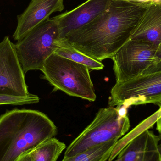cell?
Returning <instances> with one entry per match:
<instances>
[{
    "label": "cell",
    "mask_w": 161,
    "mask_h": 161,
    "mask_svg": "<svg viewBox=\"0 0 161 161\" xmlns=\"http://www.w3.org/2000/svg\"><path fill=\"white\" fill-rule=\"evenodd\" d=\"M159 137L149 131L146 144L139 153L135 161H161Z\"/></svg>",
    "instance_id": "17"
},
{
    "label": "cell",
    "mask_w": 161,
    "mask_h": 161,
    "mask_svg": "<svg viewBox=\"0 0 161 161\" xmlns=\"http://www.w3.org/2000/svg\"><path fill=\"white\" fill-rule=\"evenodd\" d=\"M25 74L15 48L8 36L0 42V94L25 97L28 92Z\"/></svg>",
    "instance_id": "8"
},
{
    "label": "cell",
    "mask_w": 161,
    "mask_h": 161,
    "mask_svg": "<svg viewBox=\"0 0 161 161\" xmlns=\"http://www.w3.org/2000/svg\"><path fill=\"white\" fill-rule=\"evenodd\" d=\"M111 58L116 82L161 70L158 49L143 41L130 39Z\"/></svg>",
    "instance_id": "6"
},
{
    "label": "cell",
    "mask_w": 161,
    "mask_h": 161,
    "mask_svg": "<svg viewBox=\"0 0 161 161\" xmlns=\"http://www.w3.org/2000/svg\"><path fill=\"white\" fill-rule=\"evenodd\" d=\"M38 96L31 94L25 97L12 96L0 94V105H23L36 104L39 102Z\"/></svg>",
    "instance_id": "18"
},
{
    "label": "cell",
    "mask_w": 161,
    "mask_h": 161,
    "mask_svg": "<svg viewBox=\"0 0 161 161\" xmlns=\"http://www.w3.org/2000/svg\"><path fill=\"white\" fill-rule=\"evenodd\" d=\"M153 104L161 108V70L116 82L109 98V106L128 108Z\"/></svg>",
    "instance_id": "7"
},
{
    "label": "cell",
    "mask_w": 161,
    "mask_h": 161,
    "mask_svg": "<svg viewBox=\"0 0 161 161\" xmlns=\"http://www.w3.org/2000/svg\"><path fill=\"white\" fill-rule=\"evenodd\" d=\"M58 48L54 53L76 63L85 65L89 70H100L104 68L100 61H97L81 53L74 47L66 38L60 39L58 42Z\"/></svg>",
    "instance_id": "12"
},
{
    "label": "cell",
    "mask_w": 161,
    "mask_h": 161,
    "mask_svg": "<svg viewBox=\"0 0 161 161\" xmlns=\"http://www.w3.org/2000/svg\"><path fill=\"white\" fill-rule=\"evenodd\" d=\"M148 6L110 0L102 14L65 38L75 49L97 61L111 58L130 39Z\"/></svg>",
    "instance_id": "1"
},
{
    "label": "cell",
    "mask_w": 161,
    "mask_h": 161,
    "mask_svg": "<svg viewBox=\"0 0 161 161\" xmlns=\"http://www.w3.org/2000/svg\"><path fill=\"white\" fill-rule=\"evenodd\" d=\"M159 133H160L161 137V130L160 131Z\"/></svg>",
    "instance_id": "22"
},
{
    "label": "cell",
    "mask_w": 161,
    "mask_h": 161,
    "mask_svg": "<svg viewBox=\"0 0 161 161\" xmlns=\"http://www.w3.org/2000/svg\"><path fill=\"white\" fill-rule=\"evenodd\" d=\"M57 128L43 113L14 109L0 116V161H16L45 141Z\"/></svg>",
    "instance_id": "2"
},
{
    "label": "cell",
    "mask_w": 161,
    "mask_h": 161,
    "mask_svg": "<svg viewBox=\"0 0 161 161\" xmlns=\"http://www.w3.org/2000/svg\"><path fill=\"white\" fill-rule=\"evenodd\" d=\"M160 3H161V0H159Z\"/></svg>",
    "instance_id": "23"
},
{
    "label": "cell",
    "mask_w": 161,
    "mask_h": 161,
    "mask_svg": "<svg viewBox=\"0 0 161 161\" xmlns=\"http://www.w3.org/2000/svg\"><path fill=\"white\" fill-rule=\"evenodd\" d=\"M60 34L54 18L49 19L28 32L15 44L16 52L25 74L41 71L46 59L58 48Z\"/></svg>",
    "instance_id": "5"
},
{
    "label": "cell",
    "mask_w": 161,
    "mask_h": 161,
    "mask_svg": "<svg viewBox=\"0 0 161 161\" xmlns=\"http://www.w3.org/2000/svg\"><path fill=\"white\" fill-rule=\"evenodd\" d=\"M156 124H157V130H158L159 132H160L161 130V116L158 119Z\"/></svg>",
    "instance_id": "21"
},
{
    "label": "cell",
    "mask_w": 161,
    "mask_h": 161,
    "mask_svg": "<svg viewBox=\"0 0 161 161\" xmlns=\"http://www.w3.org/2000/svg\"><path fill=\"white\" fill-rule=\"evenodd\" d=\"M66 148L64 143L53 138L30 151V154L33 161H57Z\"/></svg>",
    "instance_id": "13"
},
{
    "label": "cell",
    "mask_w": 161,
    "mask_h": 161,
    "mask_svg": "<svg viewBox=\"0 0 161 161\" xmlns=\"http://www.w3.org/2000/svg\"><path fill=\"white\" fill-rule=\"evenodd\" d=\"M120 1L131 2V3H135L147 5H150L153 4L160 3L159 0H120Z\"/></svg>",
    "instance_id": "19"
},
{
    "label": "cell",
    "mask_w": 161,
    "mask_h": 161,
    "mask_svg": "<svg viewBox=\"0 0 161 161\" xmlns=\"http://www.w3.org/2000/svg\"><path fill=\"white\" fill-rule=\"evenodd\" d=\"M118 141L112 140L103 144L92 147L70 158H64L61 161H108Z\"/></svg>",
    "instance_id": "14"
},
{
    "label": "cell",
    "mask_w": 161,
    "mask_h": 161,
    "mask_svg": "<svg viewBox=\"0 0 161 161\" xmlns=\"http://www.w3.org/2000/svg\"><path fill=\"white\" fill-rule=\"evenodd\" d=\"M16 161H33L30 154V151L22 156Z\"/></svg>",
    "instance_id": "20"
},
{
    "label": "cell",
    "mask_w": 161,
    "mask_h": 161,
    "mask_svg": "<svg viewBox=\"0 0 161 161\" xmlns=\"http://www.w3.org/2000/svg\"><path fill=\"white\" fill-rule=\"evenodd\" d=\"M150 130H146L133 138L113 161H135L146 144Z\"/></svg>",
    "instance_id": "15"
},
{
    "label": "cell",
    "mask_w": 161,
    "mask_h": 161,
    "mask_svg": "<svg viewBox=\"0 0 161 161\" xmlns=\"http://www.w3.org/2000/svg\"><path fill=\"white\" fill-rule=\"evenodd\" d=\"M41 71L43 78L56 90L90 101L96 99L89 69L85 65L54 53L46 59Z\"/></svg>",
    "instance_id": "4"
},
{
    "label": "cell",
    "mask_w": 161,
    "mask_h": 161,
    "mask_svg": "<svg viewBox=\"0 0 161 161\" xmlns=\"http://www.w3.org/2000/svg\"><path fill=\"white\" fill-rule=\"evenodd\" d=\"M130 39L143 41L161 50V3L148 6L138 25L133 30Z\"/></svg>",
    "instance_id": "11"
},
{
    "label": "cell",
    "mask_w": 161,
    "mask_h": 161,
    "mask_svg": "<svg viewBox=\"0 0 161 161\" xmlns=\"http://www.w3.org/2000/svg\"><path fill=\"white\" fill-rule=\"evenodd\" d=\"M110 2L87 0L75 9L54 17L57 21L60 38H65L72 32L90 23L107 9Z\"/></svg>",
    "instance_id": "9"
},
{
    "label": "cell",
    "mask_w": 161,
    "mask_h": 161,
    "mask_svg": "<svg viewBox=\"0 0 161 161\" xmlns=\"http://www.w3.org/2000/svg\"><path fill=\"white\" fill-rule=\"evenodd\" d=\"M64 0H32L24 12L18 16V25L13 35L19 41L28 32L49 19L53 13L64 9Z\"/></svg>",
    "instance_id": "10"
},
{
    "label": "cell",
    "mask_w": 161,
    "mask_h": 161,
    "mask_svg": "<svg viewBox=\"0 0 161 161\" xmlns=\"http://www.w3.org/2000/svg\"><path fill=\"white\" fill-rule=\"evenodd\" d=\"M130 127L127 114L121 113L116 107L102 108L92 122L67 147L64 158H70L112 140H119Z\"/></svg>",
    "instance_id": "3"
},
{
    "label": "cell",
    "mask_w": 161,
    "mask_h": 161,
    "mask_svg": "<svg viewBox=\"0 0 161 161\" xmlns=\"http://www.w3.org/2000/svg\"><path fill=\"white\" fill-rule=\"evenodd\" d=\"M158 118L154 114L152 115L144 120L141 124H139L134 129L132 130L130 132L124 136L121 139H119L114 146L110 157L108 161L114 160L119 153L136 136L146 130L149 129L152 127L155 123H157Z\"/></svg>",
    "instance_id": "16"
}]
</instances>
